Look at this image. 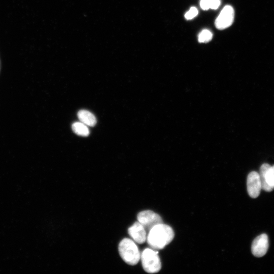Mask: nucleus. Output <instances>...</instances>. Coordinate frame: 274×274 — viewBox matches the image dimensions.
<instances>
[{
    "mask_svg": "<svg viewBox=\"0 0 274 274\" xmlns=\"http://www.w3.org/2000/svg\"><path fill=\"white\" fill-rule=\"evenodd\" d=\"M174 237L172 228L163 223L153 227L148 232L147 241L154 250H161L169 244Z\"/></svg>",
    "mask_w": 274,
    "mask_h": 274,
    "instance_id": "f257e3e1",
    "label": "nucleus"
},
{
    "mask_svg": "<svg viewBox=\"0 0 274 274\" xmlns=\"http://www.w3.org/2000/svg\"><path fill=\"white\" fill-rule=\"evenodd\" d=\"M119 254L127 264L130 265L136 264L141 258V254L135 243L128 238H123L118 246Z\"/></svg>",
    "mask_w": 274,
    "mask_h": 274,
    "instance_id": "f03ea898",
    "label": "nucleus"
},
{
    "mask_svg": "<svg viewBox=\"0 0 274 274\" xmlns=\"http://www.w3.org/2000/svg\"><path fill=\"white\" fill-rule=\"evenodd\" d=\"M158 254V251L146 248L141 254L142 266L147 272L154 273L160 270L161 264Z\"/></svg>",
    "mask_w": 274,
    "mask_h": 274,
    "instance_id": "7ed1b4c3",
    "label": "nucleus"
},
{
    "mask_svg": "<svg viewBox=\"0 0 274 274\" xmlns=\"http://www.w3.org/2000/svg\"><path fill=\"white\" fill-rule=\"evenodd\" d=\"M262 189L270 192L274 189V165L269 164H263L260 168L259 173Z\"/></svg>",
    "mask_w": 274,
    "mask_h": 274,
    "instance_id": "20e7f679",
    "label": "nucleus"
},
{
    "mask_svg": "<svg viewBox=\"0 0 274 274\" xmlns=\"http://www.w3.org/2000/svg\"><path fill=\"white\" fill-rule=\"evenodd\" d=\"M137 219L148 232L154 226L163 223L161 217L150 210L140 212L138 214Z\"/></svg>",
    "mask_w": 274,
    "mask_h": 274,
    "instance_id": "39448f33",
    "label": "nucleus"
},
{
    "mask_svg": "<svg viewBox=\"0 0 274 274\" xmlns=\"http://www.w3.org/2000/svg\"><path fill=\"white\" fill-rule=\"evenodd\" d=\"M234 12L229 5L225 6L215 21L216 27L219 29H225L230 26L234 20Z\"/></svg>",
    "mask_w": 274,
    "mask_h": 274,
    "instance_id": "423d86ee",
    "label": "nucleus"
},
{
    "mask_svg": "<svg viewBox=\"0 0 274 274\" xmlns=\"http://www.w3.org/2000/svg\"><path fill=\"white\" fill-rule=\"evenodd\" d=\"M247 187L251 197L255 198L259 195L262 187L258 173L253 171L249 173L247 179Z\"/></svg>",
    "mask_w": 274,
    "mask_h": 274,
    "instance_id": "0eeeda50",
    "label": "nucleus"
},
{
    "mask_svg": "<svg viewBox=\"0 0 274 274\" xmlns=\"http://www.w3.org/2000/svg\"><path fill=\"white\" fill-rule=\"evenodd\" d=\"M268 238L263 233L256 237L252 244L251 251L254 256L261 257L265 255L268 249Z\"/></svg>",
    "mask_w": 274,
    "mask_h": 274,
    "instance_id": "6e6552de",
    "label": "nucleus"
},
{
    "mask_svg": "<svg viewBox=\"0 0 274 274\" xmlns=\"http://www.w3.org/2000/svg\"><path fill=\"white\" fill-rule=\"evenodd\" d=\"M128 233L133 241L138 244H143L147 239V231L138 221L134 222L128 228Z\"/></svg>",
    "mask_w": 274,
    "mask_h": 274,
    "instance_id": "1a4fd4ad",
    "label": "nucleus"
},
{
    "mask_svg": "<svg viewBox=\"0 0 274 274\" xmlns=\"http://www.w3.org/2000/svg\"><path fill=\"white\" fill-rule=\"evenodd\" d=\"M78 117L80 122L87 126H94L96 123V119L95 116L90 112L81 110L78 113Z\"/></svg>",
    "mask_w": 274,
    "mask_h": 274,
    "instance_id": "9d476101",
    "label": "nucleus"
},
{
    "mask_svg": "<svg viewBox=\"0 0 274 274\" xmlns=\"http://www.w3.org/2000/svg\"><path fill=\"white\" fill-rule=\"evenodd\" d=\"M72 127L73 131L79 135L87 136L89 134V130L87 126L81 122H74Z\"/></svg>",
    "mask_w": 274,
    "mask_h": 274,
    "instance_id": "9b49d317",
    "label": "nucleus"
},
{
    "mask_svg": "<svg viewBox=\"0 0 274 274\" xmlns=\"http://www.w3.org/2000/svg\"><path fill=\"white\" fill-rule=\"evenodd\" d=\"M220 4V0H201L200 6L202 9L207 10L210 8L217 9Z\"/></svg>",
    "mask_w": 274,
    "mask_h": 274,
    "instance_id": "f8f14e48",
    "label": "nucleus"
},
{
    "mask_svg": "<svg viewBox=\"0 0 274 274\" xmlns=\"http://www.w3.org/2000/svg\"><path fill=\"white\" fill-rule=\"evenodd\" d=\"M212 33L208 29H203L198 35V41L200 43L208 42L212 40Z\"/></svg>",
    "mask_w": 274,
    "mask_h": 274,
    "instance_id": "ddd939ff",
    "label": "nucleus"
},
{
    "mask_svg": "<svg viewBox=\"0 0 274 274\" xmlns=\"http://www.w3.org/2000/svg\"><path fill=\"white\" fill-rule=\"evenodd\" d=\"M198 14L197 9L194 7H191L190 10L185 14V17L186 19L189 20L193 18Z\"/></svg>",
    "mask_w": 274,
    "mask_h": 274,
    "instance_id": "4468645a",
    "label": "nucleus"
},
{
    "mask_svg": "<svg viewBox=\"0 0 274 274\" xmlns=\"http://www.w3.org/2000/svg\"><path fill=\"white\" fill-rule=\"evenodd\" d=\"M1 69H2V62H1V58H0V74H1Z\"/></svg>",
    "mask_w": 274,
    "mask_h": 274,
    "instance_id": "2eb2a0df",
    "label": "nucleus"
}]
</instances>
